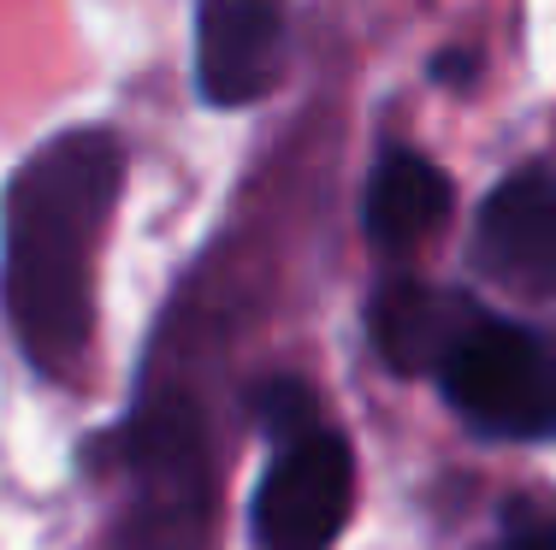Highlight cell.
<instances>
[{"mask_svg": "<svg viewBox=\"0 0 556 550\" xmlns=\"http://www.w3.org/2000/svg\"><path fill=\"white\" fill-rule=\"evenodd\" d=\"M450 202H456V190H450L439 161L415 149H391L367 183V231L386 248H408L444 226Z\"/></svg>", "mask_w": 556, "mask_h": 550, "instance_id": "cell-8", "label": "cell"}, {"mask_svg": "<svg viewBox=\"0 0 556 550\" xmlns=\"http://www.w3.org/2000/svg\"><path fill=\"white\" fill-rule=\"evenodd\" d=\"M130 491L108 550H202L214 527V456L190 397H161L125 432Z\"/></svg>", "mask_w": 556, "mask_h": 550, "instance_id": "cell-2", "label": "cell"}, {"mask_svg": "<svg viewBox=\"0 0 556 550\" xmlns=\"http://www.w3.org/2000/svg\"><path fill=\"white\" fill-rule=\"evenodd\" d=\"M355 509V456L338 432L314 426L273 456L255 491V550H332Z\"/></svg>", "mask_w": 556, "mask_h": 550, "instance_id": "cell-4", "label": "cell"}, {"mask_svg": "<svg viewBox=\"0 0 556 550\" xmlns=\"http://www.w3.org/2000/svg\"><path fill=\"white\" fill-rule=\"evenodd\" d=\"M473 248H480L485 279H497L509 296H527V303L556 296V178H503L480 207Z\"/></svg>", "mask_w": 556, "mask_h": 550, "instance_id": "cell-5", "label": "cell"}, {"mask_svg": "<svg viewBox=\"0 0 556 550\" xmlns=\"http://www.w3.org/2000/svg\"><path fill=\"white\" fill-rule=\"evenodd\" d=\"M261 421L273 426L278 444L302 438V432H314L320 421H314V397L302 379H273V385H261Z\"/></svg>", "mask_w": 556, "mask_h": 550, "instance_id": "cell-9", "label": "cell"}, {"mask_svg": "<svg viewBox=\"0 0 556 550\" xmlns=\"http://www.w3.org/2000/svg\"><path fill=\"white\" fill-rule=\"evenodd\" d=\"M439 385L450 409L485 438H556V349L515 320L473 314V325L450 344Z\"/></svg>", "mask_w": 556, "mask_h": 550, "instance_id": "cell-3", "label": "cell"}, {"mask_svg": "<svg viewBox=\"0 0 556 550\" xmlns=\"http://www.w3.org/2000/svg\"><path fill=\"white\" fill-rule=\"evenodd\" d=\"M521 550H556V515H551L545 527H539V533H533V539H527Z\"/></svg>", "mask_w": 556, "mask_h": 550, "instance_id": "cell-10", "label": "cell"}, {"mask_svg": "<svg viewBox=\"0 0 556 550\" xmlns=\"http://www.w3.org/2000/svg\"><path fill=\"white\" fill-rule=\"evenodd\" d=\"M125 142L101 125H77L24 154L0 202V296L36 373L77 379L96 332L89 308V255L108 226Z\"/></svg>", "mask_w": 556, "mask_h": 550, "instance_id": "cell-1", "label": "cell"}, {"mask_svg": "<svg viewBox=\"0 0 556 550\" xmlns=\"http://www.w3.org/2000/svg\"><path fill=\"white\" fill-rule=\"evenodd\" d=\"M278 48H285L278 0H202L195 77L214 107H255L278 84Z\"/></svg>", "mask_w": 556, "mask_h": 550, "instance_id": "cell-6", "label": "cell"}, {"mask_svg": "<svg viewBox=\"0 0 556 550\" xmlns=\"http://www.w3.org/2000/svg\"><path fill=\"white\" fill-rule=\"evenodd\" d=\"M473 314L462 296L432 291L420 279H391L374 296V344L396 373H439L450 344L473 325Z\"/></svg>", "mask_w": 556, "mask_h": 550, "instance_id": "cell-7", "label": "cell"}]
</instances>
